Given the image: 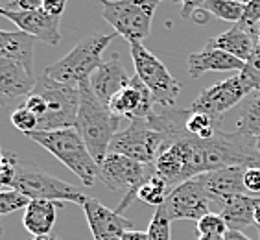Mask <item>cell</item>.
<instances>
[{
    "label": "cell",
    "instance_id": "obj_45",
    "mask_svg": "<svg viewBox=\"0 0 260 240\" xmlns=\"http://www.w3.org/2000/svg\"><path fill=\"white\" fill-rule=\"evenodd\" d=\"M255 225H256V229L260 227V203H258V207L255 209Z\"/></svg>",
    "mask_w": 260,
    "mask_h": 240
},
{
    "label": "cell",
    "instance_id": "obj_26",
    "mask_svg": "<svg viewBox=\"0 0 260 240\" xmlns=\"http://www.w3.org/2000/svg\"><path fill=\"white\" fill-rule=\"evenodd\" d=\"M203 10L209 13V15H214L221 20H227V22H235L238 24L244 15L245 4L240 2H235V0H207Z\"/></svg>",
    "mask_w": 260,
    "mask_h": 240
},
{
    "label": "cell",
    "instance_id": "obj_32",
    "mask_svg": "<svg viewBox=\"0 0 260 240\" xmlns=\"http://www.w3.org/2000/svg\"><path fill=\"white\" fill-rule=\"evenodd\" d=\"M15 168H17V157L13 154H8L6 155L4 165L0 166V190H11L13 189Z\"/></svg>",
    "mask_w": 260,
    "mask_h": 240
},
{
    "label": "cell",
    "instance_id": "obj_15",
    "mask_svg": "<svg viewBox=\"0 0 260 240\" xmlns=\"http://www.w3.org/2000/svg\"><path fill=\"white\" fill-rule=\"evenodd\" d=\"M37 78L13 59L0 57V107H10L22 96H30Z\"/></svg>",
    "mask_w": 260,
    "mask_h": 240
},
{
    "label": "cell",
    "instance_id": "obj_43",
    "mask_svg": "<svg viewBox=\"0 0 260 240\" xmlns=\"http://www.w3.org/2000/svg\"><path fill=\"white\" fill-rule=\"evenodd\" d=\"M198 240H225V235H198Z\"/></svg>",
    "mask_w": 260,
    "mask_h": 240
},
{
    "label": "cell",
    "instance_id": "obj_16",
    "mask_svg": "<svg viewBox=\"0 0 260 240\" xmlns=\"http://www.w3.org/2000/svg\"><path fill=\"white\" fill-rule=\"evenodd\" d=\"M244 172L245 168H242V166H231V168H223V170H214L198 175V181L203 185L210 201H218L223 205L233 196L247 192L244 185Z\"/></svg>",
    "mask_w": 260,
    "mask_h": 240
},
{
    "label": "cell",
    "instance_id": "obj_37",
    "mask_svg": "<svg viewBox=\"0 0 260 240\" xmlns=\"http://www.w3.org/2000/svg\"><path fill=\"white\" fill-rule=\"evenodd\" d=\"M177 4H181V17L183 19H190L194 15V11L201 10L205 6L207 0H174Z\"/></svg>",
    "mask_w": 260,
    "mask_h": 240
},
{
    "label": "cell",
    "instance_id": "obj_17",
    "mask_svg": "<svg viewBox=\"0 0 260 240\" xmlns=\"http://www.w3.org/2000/svg\"><path fill=\"white\" fill-rule=\"evenodd\" d=\"M133 76L127 74L125 67L122 65V61L118 55H115L113 59L104 61L98 69L90 76V87L92 93L98 96V100L104 105H109L111 98L122 91L125 85H129V81Z\"/></svg>",
    "mask_w": 260,
    "mask_h": 240
},
{
    "label": "cell",
    "instance_id": "obj_39",
    "mask_svg": "<svg viewBox=\"0 0 260 240\" xmlns=\"http://www.w3.org/2000/svg\"><path fill=\"white\" fill-rule=\"evenodd\" d=\"M122 240H150L148 231H137V229H129L125 231Z\"/></svg>",
    "mask_w": 260,
    "mask_h": 240
},
{
    "label": "cell",
    "instance_id": "obj_41",
    "mask_svg": "<svg viewBox=\"0 0 260 240\" xmlns=\"http://www.w3.org/2000/svg\"><path fill=\"white\" fill-rule=\"evenodd\" d=\"M225 240H253L249 236L242 233V231H227L225 233Z\"/></svg>",
    "mask_w": 260,
    "mask_h": 240
},
{
    "label": "cell",
    "instance_id": "obj_27",
    "mask_svg": "<svg viewBox=\"0 0 260 240\" xmlns=\"http://www.w3.org/2000/svg\"><path fill=\"white\" fill-rule=\"evenodd\" d=\"M11 124L15 126L20 133H24V135H30V133L39 130V118L24 104L15 107V111L11 113Z\"/></svg>",
    "mask_w": 260,
    "mask_h": 240
},
{
    "label": "cell",
    "instance_id": "obj_11",
    "mask_svg": "<svg viewBox=\"0 0 260 240\" xmlns=\"http://www.w3.org/2000/svg\"><path fill=\"white\" fill-rule=\"evenodd\" d=\"M210 198L207 196L205 189L201 185L198 177L188 179L181 185L174 187L170 194L162 203L166 216L174 220H201L205 215H209Z\"/></svg>",
    "mask_w": 260,
    "mask_h": 240
},
{
    "label": "cell",
    "instance_id": "obj_20",
    "mask_svg": "<svg viewBox=\"0 0 260 240\" xmlns=\"http://www.w3.org/2000/svg\"><path fill=\"white\" fill-rule=\"evenodd\" d=\"M34 46L35 39L24 32L0 30V57L13 59L34 74Z\"/></svg>",
    "mask_w": 260,
    "mask_h": 240
},
{
    "label": "cell",
    "instance_id": "obj_9",
    "mask_svg": "<svg viewBox=\"0 0 260 240\" xmlns=\"http://www.w3.org/2000/svg\"><path fill=\"white\" fill-rule=\"evenodd\" d=\"M165 140V133L153 130L146 120H131L125 130L113 137L109 154H120L142 165H153Z\"/></svg>",
    "mask_w": 260,
    "mask_h": 240
},
{
    "label": "cell",
    "instance_id": "obj_24",
    "mask_svg": "<svg viewBox=\"0 0 260 240\" xmlns=\"http://www.w3.org/2000/svg\"><path fill=\"white\" fill-rule=\"evenodd\" d=\"M170 187L162 177H159L157 174H153L150 179L146 181L144 185L140 187L137 192V200H140L146 205L160 207L166 201L168 194H170Z\"/></svg>",
    "mask_w": 260,
    "mask_h": 240
},
{
    "label": "cell",
    "instance_id": "obj_23",
    "mask_svg": "<svg viewBox=\"0 0 260 240\" xmlns=\"http://www.w3.org/2000/svg\"><path fill=\"white\" fill-rule=\"evenodd\" d=\"M236 131L251 139L260 137V93H253L247 96L236 120Z\"/></svg>",
    "mask_w": 260,
    "mask_h": 240
},
{
    "label": "cell",
    "instance_id": "obj_28",
    "mask_svg": "<svg viewBox=\"0 0 260 240\" xmlns=\"http://www.w3.org/2000/svg\"><path fill=\"white\" fill-rule=\"evenodd\" d=\"M229 227L220 213H209L196 222V235H225Z\"/></svg>",
    "mask_w": 260,
    "mask_h": 240
},
{
    "label": "cell",
    "instance_id": "obj_8",
    "mask_svg": "<svg viewBox=\"0 0 260 240\" xmlns=\"http://www.w3.org/2000/svg\"><path fill=\"white\" fill-rule=\"evenodd\" d=\"M129 52L133 67H135V74L150 89L157 104L165 109L174 107L181 93L179 81L170 74V70L166 69L165 63L153 52L148 50L142 43H131Z\"/></svg>",
    "mask_w": 260,
    "mask_h": 240
},
{
    "label": "cell",
    "instance_id": "obj_6",
    "mask_svg": "<svg viewBox=\"0 0 260 240\" xmlns=\"http://www.w3.org/2000/svg\"><path fill=\"white\" fill-rule=\"evenodd\" d=\"M35 95L46 102V115L39 120L37 131H54L76 128L80 109V89L52 80L48 76H37L34 89Z\"/></svg>",
    "mask_w": 260,
    "mask_h": 240
},
{
    "label": "cell",
    "instance_id": "obj_25",
    "mask_svg": "<svg viewBox=\"0 0 260 240\" xmlns=\"http://www.w3.org/2000/svg\"><path fill=\"white\" fill-rule=\"evenodd\" d=\"M185 130L188 135L196 137L201 140H209L220 131V120H216L214 116L205 115V113H192L186 118Z\"/></svg>",
    "mask_w": 260,
    "mask_h": 240
},
{
    "label": "cell",
    "instance_id": "obj_29",
    "mask_svg": "<svg viewBox=\"0 0 260 240\" xmlns=\"http://www.w3.org/2000/svg\"><path fill=\"white\" fill-rule=\"evenodd\" d=\"M170 218L166 216L165 207L160 205L155 209V215L148 225V235L150 240H170Z\"/></svg>",
    "mask_w": 260,
    "mask_h": 240
},
{
    "label": "cell",
    "instance_id": "obj_44",
    "mask_svg": "<svg viewBox=\"0 0 260 240\" xmlns=\"http://www.w3.org/2000/svg\"><path fill=\"white\" fill-rule=\"evenodd\" d=\"M31 240H61V238H57L54 233H50V235H45V236H31Z\"/></svg>",
    "mask_w": 260,
    "mask_h": 240
},
{
    "label": "cell",
    "instance_id": "obj_4",
    "mask_svg": "<svg viewBox=\"0 0 260 240\" xmlns=\"http://www.w3.org/2000/svg\"><path fill=\"white\" fill-rule=\"evenodd\" d=\"M13 190H19L28 200H45L55 201V203L70 201V203H78V205H83L87 200L83 189L70 185L67 181L37 168L31 163H24L20 159H17Z\"/></svg>",
    "mask_w": 260,
    "mask_h": 240
},
{
    "label": "cell",
    "instance_id": "obj_14",
    "mask_svg": "<svg viewBox=\"0 0 260 240\" xmlns=\"http://www.w3.org/2000/svg\"><path fill=\"white\" fill-rule=\"evenodd\" d=\"M0 17L11 20L19 28V32L31 35L34 39L46 43V45H59L61 34H59V22L61 17H52L43 10L35 11H13L6 10L0 6Z\"/></svg>",
    "mask_w": 260,
    "mask_h": 240
},
{
    "label": "cell",
    "instance_id": "obj_34",
    "mask_svg": "<svg viewBox=\"0 0 260 240\" xmlns=\"http://www.w3.org/2000/svg\"><path fill=\"white\" fill-rule=\"evenodd\" d=\"M43 4H45V0H10L2 8L13 11H35L43 10Z\"/></svg>",
    "mask_w": 260,
    "mask_h": 240
},
{
    "label": "cell",
    "instance_id": "obj_21",
    "mask_svg": "<svg viewBox=\"0 0 260 240\" xmlns=\"http://www.w3.org/2000/svg\"><path fill=\"white\" fill-rule=\"evenodd\" d=\"M260 198L247 194L233 196L221 205L220 215L225 220L229 231H244L249 225H255V209L258 207Z\"/></svg>",
    "mask_w": 260,
    "mask_h": 240
},
{
    "label": "cell",
    "instance_id": "obj_7",
    "mask_svg": "<svg viewBox=\"0 0 260 240\" xmlns=\"http://www.w3.org/2000/svg\"><path fill=\"white\" fill-rule=\"evenodd\" d=\"M155 174L153 165H142L139 161L120 154H107L104 163L100 165L98 179L113 192H124L120 205L116 207V213L122 215L131 201L137 200V192L151 175Z\"/></svg>",
    "mask_w": 260,
    "mask_h": 240
},
{
    "label": "cell",
    "instance_id": "obj_42",
    "mask_svg": "<svg viewBox=\"0 0 260 240\" xmlns=\"http://www.w3.org/2000/svg\"><path fill=\"white\" fill-rule=\"evenodd\" d=\"M251 34H253V39H255V54H260V20L258 24L251 30Z\"/></svg>",
    "mask_w": 260,
    "mask_h": 240
},
{
    "label": "cell",
    "instance_id": "obj_35",
    "mask_svg": "<svg viewBox=\"0 0 260 240\" xmlns=\"http://www.w3.org/2000/svg\"><path fill=\"white\" fill-rule=\"evenodd\" d=\"M24 105L28 107V109L34 113L37 118H43V116L46 115V102L43 100V96H39V95H35V93H31L30 96H26V102H24Z\"/></svg>",
    "mask_w": 260,
    "mask_h": 240
},
{
    "label": "cell",
    "instance_id": "obj_38",
    "mask_svg": "<svg viewBox=\"0 0 260 240\" xmlns=\"http://www.w3.org/2000/svg\"><path fill=\"white\" fill-rule=\"evenodd\" d=\"M67 2H69V0H45L43 11H46V13L52 17H61L67 8Z\"/></svg>",
    "mask_w": 260,
    "mask_h": 240
},
{
    "label": "cell",
    "instance_id": "obj_19",
    "mask_svg": "<svg viewBox=\"0 0 260 240\" xmlns=\"http://www.w3.org/2000/svg\"><path fill=\"white\" fill-rule=\"evenodd\" d=\"M57 207H63V203L45 200H30L22 215V225L31 236H45L50 235L57 218Z\"/></svg>",
    "mask_w": 260,
    "mask_h": 240
},
{
    "label": "cell",
    "instance_id": "obj_31",
    "mask_svg": "<svg viewBox=\"0 0 260 240\" xmlns=\"http://www.w3.org/2000/svg\"><path fill=\"white\" fill-rule=\"evenodd\" d=\"M244 76V80L247 81V85L253 91L260 93V54H253L251 59L245 63L244 70L240 72Z\"/></svg>",
    "mask_w": 260,
    "mask_h": 240
},
{
    "label": "cell",
    "instance_id": "obj_13",
    "mask_svg": "<svg viewBox=\"0 0 260 240\" xmlns=\"http://www.w3.org/2000/svg\"><path fill=\"white\" fill-rule=\"evenodd\" d=\"M87 224H89L92 240H122L125 231L133 229V222L118 215L116 211L105 207L96 198L87 196L83 203Z\"/></svg>",
    "mask_w": 260,
    "mask_h": 240
},
{
    "label": "cell",
    "instance_id": "obj_48",
    "mask_svg": "<svg viewBox=\"0 0 260 240\" xmlns=\"http://www.w3.org/2000/svg\"><path fill=\"white\" fill-rule=\"evenodd\" d=\"M2 233H4V225H2V222H0V236H2Z\"/></svg>",
    "mask_w": 260,
    "mask_h": 240
},
{
    "label": "cell",
    "instance_id": "obj_36",
    "mask_svg": "<svg viewBox=\"0 0 260 240\" xmlns=\"http://www.w3.org/2000/svg\"><path fill=\"white\" fill-rule=\"evenodd\" d=\"M244 185L247 192L260 194V168H245Z\"/></svg>",
    "mask_w": 260,
    "mask_h": 240
},
{
    "label": "cell",
    "instance_id": "obj_33",
    "mask_svg": "<svg viewBox=\"0 0 260 240\" xmlns=\"http://www.w3.org/2000/svg\"><path fill=\"white\" fill-rule=\"evenodd\" d=\"M260 20V0H251L249 4H245L244 15H242V20L238 22L240 28L244 30H253Z\"/></svg>",
    "mask_w": 260,
    "mask_h": 240
},
{
    "label": "cell",
    "instance_id": "obj_3",
    "mask_svg": "<svg viewBox=\"0 0 260 240\" xmlns=\"http://www.w3.org/2000/svg\"><path fill=\"white\" fill-rule=\"evenodd\" d=\"M116 34H90L85 35L78 45L54 65H48L43 74L52 80L65 83L70 87H78L90 80V76L104 63L102 54L111 41H115Z\"/></svg>",
    "mask_w": 260,
    "mask_h": 240
},
{
    "label": "cell",
    "instance_id": "obj_22",
    "mask_svg": "<svg viewBox=\"0 0 260 240\" xmlns=\"http://www.w3.org/2000/svg\"><path fill=\"white\" fill-rule=\"evenodd\" d=\"M207 45L235 55V57H238L244 63H247L251 59V55L255 54V39H253V34L249 30L240 28L238 24H235L231 30L223 32V34L207 39Z\"/></svg>",
    "mask_w": 260,
    "mask_h": 240
},
{
    "label": "cell",
    "instance_id": "obj_5",
    "mask_svg": "<svg viewBox=\"0 0 260 240\" xmlns=\"http://www.w3.org/2000/svg\"><path fill=\"white\" fill-rule=\"evenodd\" d=\"M102 17L127 43H142L150 35L160 0H100Z\"/></svg>",
    "mask_w": 260,
    "mask_h": 240
},
{
    "label": "cell",
    "instance_id": "obj_46",
    "mask_svg": "<svg viewBox=\"0 0 260 240\" xmlns=\"http://www.w3.org/2000/svg\"><path fill=\"white\" fill-rule=\"evenodd\" d=\"M6 155H8V154H4V150H2V146H0V166L4 165V161H6Z\"/></svg>",
    "mask_w": 260,
    "mask_h": 240
},
{
    "label": "cell",
    "instance_id": "obj_40",
    "mask_svg": "<svg viewBox=\"0 0 260 240\" xmlns=\"http://www.w3.org/2000/svg\"><path fill=\"white\" fill-rule=\"evenodd\" d=\"M190 19L194 20V22H198V24H205L207 20H209V13H207L203 8H201V10L194 11V15H192Z\"/></svg>",
    "mask_w": 260,
    "mask_h": 240
},
{
    "label": "cell",
    "instance_id": "obj_47",
    "mask_svg": "<svg viewBox=\"0 0 260 240\" xmlns=\"http://www.w3.org/2000/svg\"><path fill=\"white\" fill-rule=\"evenodd\" d=\"M235 2H240V4H249L251 0H235Z\"/></svg>",
    "mask_w": 260,
    "mask_h": 240
},
{
    "label": "cell",
    "instance_id": "obj_12",
    "mask_svg": "<svg viewBox=\"0 0 260 240\" xmlns=\"http://www.w3.org/2000/svg\"><path fill=\"white\" fill-rule=\"evenodd\" d=\"M155 98L150 93V89L140 81L139 76H133L129 85H125L122 91H118L109 102L111 113L118 118L131 120H146L150 115L155 113Z\"/></svg>",
    "mask_w": 260,
    "mask_h": 240
},
{
    "label": "cell",
    "instance_id": "obj_49",
    "mask_svg": "<svg viewBox=\"0 0 260 240\" xmlns=\"http://www.w3.org/2000/svg\"><path fill=\"white\" fill-rule=\"evenodd\" d=\"M256 150L260 152V137H258V139H256Z\"/></svg>",
    "mask_w": 260,
    "mask_h": 240
},
{
    "label": "cell",
    "instance_id": "obj_18",
    "mask_svg": "<svg viewBox=\"0 0 260 240\" xmlns=\"http://www.w3.org/2000/svg\"><path fill=\"white\" fill-rule=\"evenodd\" d=\"M245 67L244 61H240L235 55L227 54L223 50H218L214 46L205 43V48L201 52H192L186 59V69L192 78H201L207 72H231L235 70L236 74L242 72Z\"/></svg>",
    "mask_w": 260,
    "mask_h": 240
},
{
    "label": "cell",
    "instance_id": "obj_2",
    "mask_svg": "<svg viewBox=\"0 0 260 240\" xmlns=\"http://www.w3.org/2000/svg\"><path fill=\"white\" fill-rule=\"evenodd\" d=\"M35 144L43 146L46 152H50L55 159H59L72 174L80 177L83 187H92L100 175V165L90 155L89 148L81 139L80 131L76 128L54 131H34L30 133Z\"/></svg>",
    "mask_w": 260,
    "mask_h": 240
},
{
    "label": "cell",
    "instance_id": "obj_10",
    "mask_svg": "<svg viewBox=\"0 0 260 240\" xmlns=\"http://www.w3.org/2000/svg\"><path fill=\"white\" fill-rule=\"evenodd\" d=\"M251 93H253V89L247 85L244 76L238 72V74L231 76L227 80L218 81L209 89H203L188 109L192 113H205V115L214 116L216 120L221 122L223 113L233 109L236 104H240Z\"/></svg>",
    "mask_w": 260,
    "mask_h": 240
},
{
    "label": "cell",
    "instance_id": "obj_30",
    "mask_svg": "<svg viewBox=\"0 0 260 240\" xmlns=\"http://www.w3.org/2000/svg\"><path fill=\"white\" fill-rule=\"evenodd\" d=\"M28 203H30V200L24 194H20L19 190H0V216L26 209Z\"/></svg>",
    "mask_w": 260,
    "mask_h": 240
},
{
    "label": "cell",
    "instance_id": "obj_1",
    "mask_svg": "<svg viewBox=\"0 0 260 240\" xmlns=\"http://www.w3.org/2000/svg\"><path fill=\"white\" fill-rule=\"evenodd\" d=\"M118 124L120 118L113 115L109 107L98 100L89 81L81 83L76 130L80 131L81 139L98 165H102L109 154L111 140L118 133Z\"/></svg>",
    "mask_w": 260,
    "mask_h": 240
}]
</instances>
